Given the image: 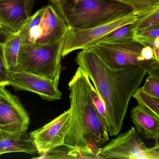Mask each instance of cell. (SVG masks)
I'll return each instance as SVG.
<instances>
[{
	"instance_id": "obj_1",
	"label": "cell",
	"mask_w": 159,
	"mask_h": 159,
	"mask_svg": "<svg viewBox=\"0 0 159 159\" xmlns=\"http://www.w3.org/2000/svg\"><path fill=\"white\" fill-rule=\"evenodd\" d=\"M75 61L87 73L105 103L108 134L117 135L122 127L130 99L148 69L139 66L112 69L91 48L83 49Z\"/></svg>"
},
{
	"instance_id": "obj_2",
	"label": "cell",
	"mask_w": 159,
	"mask_h": 159,
	"mask_svg": "<svg viewBox=\"0 0 159 159\" xmlns=\"http://www.w3.org/2000/svg\"><path fill=\"white\" fill-rule=\"evenodd\" d=\"M91 83L87 73L79 66L69 83L70 113L64 144L93 153L100 159V147L108 141V132L93 104Z\"/></svg>"
},
{
	"instance_id": "obj_3",
	"label": "cell",
	"mask_w": 159,
	"mask_h": 159,
	"mask_svg": "<svg viewBox=\"0 0 159 159\" xmlns=\"http://www.w3.org/2000/svg\"><path fill=\"white\" fill-rule=\"evenodd\" d=\"M69 27L90 28L133 13L114 0H61L56 7Z\"/></svg>"
},
{
	"instance_id": "obj_4",
	"label": "cell",
	"mask_w": 159,
	"mask_h": 159,
	"mask_svg": "<svg viewBox=\"0 0 159 159\" xmlns=\"http://www.w3.org/2000/svg\"><path fill=\"white\" fill-rule=\"evenodd\" d=\"M64 38L50 44L21 45L15 70L46 78L58 85Z\"/></svg>"
},
{
	"instance_id": "obj_5",
	"label": "cell",
	"mask_w": 159,
	"mask_h": 159,
	"mask_svg": "<svg viewBox=\"0 0 159 159\" xmlns=\"http://www.w3.org/2000/svg\"><path fill=\"white\" fill-rule=\"evenodd\" d=\"M70 27L53 4H48L29 17L18 31L21 45L47 44L62 39Z\"/></svg>"
},
{
	"instance_id": "obj_6",
	"label": "cell",
	"mask_w": 159,
	"mask_h": 159,
	"mask_svg": "<svg viewBox=\"0 0 159 159\" xmlns=\"http://www.w3.org/2000/svg\"><path fill=\"white\" fill-rule=\"evenodd\" d=\"M146 46L131 39L118 42L102 43L90 48L112 69L139 66L145 67L149 70L159 66V61H148L143 57L142 52Z\"/></svg>"
},
{
	"instance_id": "obj_7",
	"label": "cell",
	"mask_w": 159,
	"mask_h": 159,
	"mask_svg": "<svg viewBox=\"0 0 159 159\" xmlns=\"http://www.w3.org/2000/svg\"><path fill=\"white\" fill-rule=\"evenodd\" d=\"M99 159H159V143L148 148L132 127L101 149Z\"/></svg>"
},
{
	"instance_id": "obj_8",
	"label": "cell",
	"mask_w": 159,
	"mask_h": 159,
	"mask_svg": "<svg viewBox=\"0 0 159 159\" xmlns=\"http://www.w3.org/2000/svg\"><path fill=\"white\" fill-rule=\"evenodd\" d=\"M137 17L138 16L132 13L109 23L90 28L81 29L70 27L64 38L62 57L76 50L88 49L94 46L103 36L120 27L134 23Z\"/></svg>"
},
{
	"instance_id": "obj_9",
	"label": "cell",
	"mask_w": 159,
	"mask_h": 159,
	"mask_svg": "<svg viewBox=\"0 0 159 159\" xmlns=\"http://www.w3.org/2000/svg\"><path fill=\"white\" fill-rule=\"evenodd\" d=\"M30 118L19 98L0 86V137L26 133Z\"/></svg>"
},
{
	"instance_id": "obj_10",
	"label": "cell",
	"mask_w": 159,
	"mask_h": 159,
	"mask_svg": "<svg viewBox=\"0 0 159 159\" xmlns=\"http://www.w3.org/2000/svg\"><path fill=\"white\" fill-rule=\"evenodd\" d=\"M9 85L16 91L35 93L45 100H59L62 94L54 82L35 74L14 70L10 71Z\"/></svg>"
},
{
	"instance_id": "obj_11",
	"label": "cell",
	"mask_w": 159,
	"mask_h": 159,
	"mask_svg": "<svg viewBox=\"0 0 159 159\" xmlns=\"http://www.w3.org/2000/svg\"><path fill=\"white\" fill-rule=\"evenodd\" d=\"M70 109L43 127L30 133L38 153L43 154L64 145V139L69 123Z\"/></svg>"
},
{
	"instance_id": "obj_12",
	"label": "cell",
	"mask_w": 159,
	"mask_h": 159,
	"mask_svg": "<svg viewBox=\"0 0 159 159\" xmlns=\"http://www.w3.org/2000/svg\"><path fill=\"white\" fill-rule=\"evenodd\" d=\"M29 17L23 0H0V24L5 28L18 32Z\"/></svg>"
},
{
	"instance_id": "obj_13",
	"label": "cell",
	"mask_w": 159,
	"mask_h": 159,
	"mask_svg": "<svg viewBox=\"0 0 159 159\" xmlns=\"http://www.w3.org/2000/svg\"><path fill=\"white\" fill-rule=\"evenodd\" d=\"M131 114L136 131L146 139H153L159 143V119L149 114L138 105L132 109Z\"/></svg>"
},
{
	"instance_id": "obj_14",
	"label": "cell",
	"mask_w": 159,
	"mask_h": 159,
	"mask_svg": "<svg viewBox=\"0 0 159 159\" xmlns=\"http://www.w3.org/2000/svg\"><path fill=\"white\" fill-rule=\"evenodd\" d=\"M16 152L33 155L38 153L34 143L26 133L0 137V156L4 153Z\"/></svg>"
},
{
	"instance_id": "obj_15",
	"label": "cell",
	"mask_w": 159,
	"mask_h": 159,
	"mask_svg": "<svg viewBox=\"0 0 159 159\" xmlns=\"http://www.w3.org/2000/svg\"><path fill=\"white\" fill-rule=\"evenodd\" d=\"M21 45V40L18 32L9 34L2 42L3 59L9 71L16 69L17 67Z\"/></svg>"
},
{
	"instance_id": "obj_16",
	"label": "cell",
	"mask_w": 159,
	"mask_h": 159,
	"mask_svg": "<svg viewBox=\"0 0 159 159\" xmlns=\"http://www.w3.org/2000/svg\"><path fill=\"white\" fill-rule=\"evenodd\" d=\"M138 106L149 114L159 119V98L154 97L138 88L132 96Z\"/></svg>"
},
{
	"instance_id": "obj_17",
	"label": "cell",
	"mask_w": 159,
	"mask_h": 159,
	"mask_svg": "<svg viewBox=\"0 0 159 159\" xmlns=\"http://www.w3.org/2000/svg\"><path fill=\"white\" fill-rule=\"evenodd\" d=\"M134 24L133 23L116 28L103 36L97 42L96 45L102 43L118 42L134 39Z\"/></svg>"
},
{
	"instance_id": "obj_18",
	"label": "cell",
	"mask_w": 159,
	"mask_h": 159,
	"mask_svg": "<svg viewBox=\"0 0 159 159\" xmlns=\"http://www.w3.org/2000/svg\"><path fill=\"white\" fill-rule=\"evenodd\" d=\"M132 8L133 13L139 16L159 7V0H114Z\"/></svg>"
},
{
	"instance_id": "obj_19",
	"label": "cell",
	"mask_w": 159,
	"mask_h": 159,
	"mask_svg": "<svg viewBox=\"0 0 159 159\" xmlns=\"http://www.w3.org/2000/svg\"><path fill=\"white\" fill-rule=\"evenodd\" d=\"M57 147L42 154L36 159H78V148L66 145Z\"/></svg>"
},
{
	"instance_id": "obj_20",
	"label": "cell",
	"mask_w": 159,
	"mask_h": 159,
	"mask_svg": "<svg viewBox=\"0 0 159 159\" xmlns=\"http://www.w3.org/2000/svg\"><path fill=\"white\" fill-rule=\"evenodd\" d=\"M159 26L134 29V39L152 48L155 40L159 38Z\"/></svg>"
},
{
	"instance_id": "obj_21",
	"label": "cell",
	"mask_w": 159,
	"mask_h": 159,
	"mask_svg": "<svg viewBox=\"0 0 159 159\" xmlns=\"http://www.w3.org/2000/svg\"><path fill=\"white\" fill-rule=\"evenodd\" d=\"M134 29L144 28L159 26V7L148 12L138 16L134 22Z\"/></svg>"
},
{
	"instance_id": "obj_22",
	"label": "cell",
	"mask_w": 159,
	"mask_h": 159,
	"mask_svg": "<svg viewBox=\"0 0 159 159\" xmlns=\"http://www.w3.org/2000/svg\"><path fill=\"white\" fill-rule=\"evenodd\" d=\"M90 91L93 104L107 129V121L105 103L92 83L90 84Z\"/></svg>"
},
{
	"instance_id": "obj_23",
	"label": "cell",
	"mask_w": 159,
	"mask_h": 159,
	"mask_svg": "<svg viewBox=\"0 0 159 159\" xmlns=\"http://www.w3.org/2000/svg\"><path fill=\"white\" fill-rule=\"evenodd\" d=\"M141 88L150 95L159 98V77L149 75Z\"/></svg>"
},
{
	"instance_id": "obj_24",
	"label": "cell",
	"mask_w": 159,
	"mask_h": 159,
	"mask_svg": "<svg viewBox=\"0 0 159 159\" xmlns=\"http://www.w3.org/2000/svg\"><path fill=\"white\" fill-rule=\"evenodd\" d=\"M2 42L0 40V86L9 85L10 71L7 69L3 59Z\"/></svg>"
},
{
	"instance_id": "obj_25",
	"label": "cell",
	"mask_w": 159,
	"mask_h": 159,
	"mask_svg": "<svg viewBox=\"0 0 159 159\" xmlns=\"http://www.w3.org/2000/svg\"><path fill=\"white\" fill-rule=\"evenodd\" d=\"M26 11L28 16L32 15V11L34 8L36 0H23Z\"/></svg>"
},
{
	"instance_id": "obj_26",
	"label": "cell",
	"mask_w": 159,
	"mask_h": 159,
	"mask_svg": "<svg viewBox=\"0 0 159 159\" xmlns=\"http://www.w3.org/2000/svg\"><path fill=\"white\" fill-rule=\"evenodd\" d=\"M12 33H14V32L10 31V30H0V39H4L5 38H6L8 35Z\"/></svg>"
},
{
	"instance_id": "obj_27",
	"label": "cell",
	"mask_w": 159,
	"mask_h": 159,
	"mask_svg": "<svg viewBox=\"0 0 159 159\" xmlns=\"http://www.w3.org/2000/svg\"><path fill=\"white\" fill-rule=\"evenodd\" d=\"M60 1H61V0H50V1L52 2L53 5L55 7H57Z\"/></svg>"
},
{
	"instance_id": "obj_28",
	"label": "cell",
	"mask_w": 159,
	"mask_h": 159,
	"mask_svg": "<svg viewBox=\"0 0 159 159\" xmlns=\"http://www.w3.org/2000/svg\"><path fill=\"white\" fill-rule=\"evenodd\" d=\"M9 30L7 29L4 28V27H3V26H2V25H1V24H0V30ZM10 31H11V30H10Z\"/></svg>"
}]
</instances>
